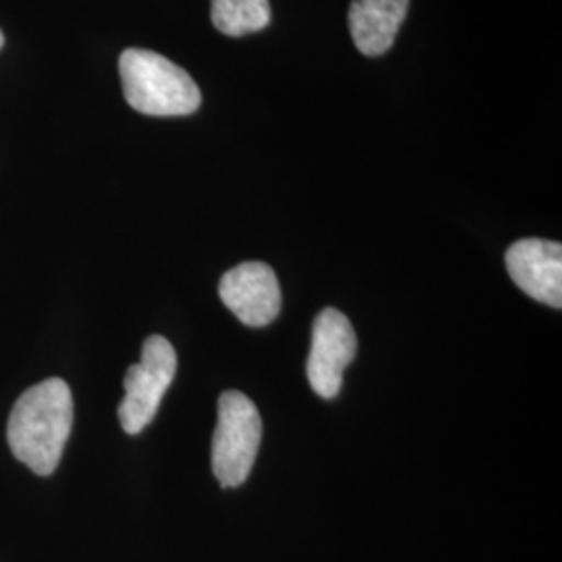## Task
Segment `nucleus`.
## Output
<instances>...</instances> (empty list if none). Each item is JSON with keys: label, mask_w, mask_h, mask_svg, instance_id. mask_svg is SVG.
I'll list each match as a JSON object with an SVG mask.
<instances>
[{"label": "nucleus", "mask_w": 562, "mask_h": 562, "mask_svg": "<svg viewBox=\"0 0 562 562\" xmlns=\"http://www.w3.org/2000/svg\"><path fill=\"white\" fill-rule=\"evenodd\" d=\"M4 46V36H2V32H0V48Z\"/></svg>", "instance_id": "nucleus-10"}, {"label": "nucleus", "mask_w": 562, "mask_h": 562, "mask_svg": "<svg viewBox=\"0 0 562 562\" xmlns=\"http://www.w3.org/2000/svg\"><path fill=\"white\" fill-rule=\"evenodd\" d=\"M357 357V334L350 319L338 308H325L313 325V344L306 375L315 394L331 401L340 394L341 378Z\"/></svg>", "instance_id": "nucleus-5"}, {"label": "nucleus", "mask_w": 562, "mask_h": 562, "mask_svg": "<svg viewBox=\"0 0 562 562\" xmlns=\"http://www.w3.org/2000/svg\"><path fill=\"white\" fill-rule=\"evenodd\" d=\"M506 269L529 299L562 308V246L559 241L525 238L506 250Z\"/></svg>", "instance_id": "nucleus-7"}, {"label": "nucleus", "mask_w": 562, "mask_h": 562, "mask_svg": "<svg viewBox=\"0 0 562 562\" xmlns=\"http://www.w3.org/2000/svg\"><path fill=\"white\" fill-rule=\"evenodd\" d=\"M74 423L69 385L50 378L32 385L15 402L7 423V440L18 461L36 475H53L59 467Z\"/></svg>", "instance_id": "nucleus-1"}, {"label": "nucleus", "mask_w": 562, "mask_h": 562, "mask_svg": "<svg viewBox=\"0 0 562 562\" xmlns=\"http://www.w3.org/2000/svg\"><path fill=\"white\" fill-rule=\"evenodd\" d=\"M220 296L248 327H265L280 315V281L265 262H241L229 269L220 281Z\"/></svg>", "instance_id": "nucleus-6"}, {"label": "nucleus", "mask_w": 562, "mask_h": 562, "mask_svg": "<svg viewBox=\"0 0 562 562\" xmlns=\"http://www.w3.org/2000/svg\"><path fill=\"white\" fill-rule=\"evenodd\" d=\"M262 438L259 408L246 394L229 390L217 402L213 436V473L223 487H238L248 480Z\"/></svg>", "instance_id": "nucleus-3"}, {"label": "nucleus", "mask_w": 562, "mask_h": 562, "mask_svg": "<svg viewBox=\"0 0 562 562\" xmlns=\"http://www.w3.org/2000/svg\"><path fill=\"white\" fill-rule=\"evenodd\" d=\"M178 371V355L171 341L150 336L142 346V359L125 373V396L120 404V423L125 434L136 436L155 419L162 396Z\"/></svg>", "instance_id": "nucleus-4"}, {"label": "nucleus", "mask_w": 562, "mask_h": 562, "mask_svg": "<svg viewBox=\"0 0 562 562\" xmlns=\"http://www.w3.org/2000/svg\"><path fill=\"white\" fill-rule=\"evenodd\" d=\"M211 20L225 36L261 32L271 21L269 0H211Z\"/></svg>", "instance_id": "nucleus-9"}, {"label": "nucleus", "mask_w": 562, "mask_h": 562, "mask_svg": "<svg viewBox=\"0 0 562 562\" xmlns=\"http://www.w3.org/2000/svg\"><path fill=\"white\" fill-rule=\"evenodd\" d=\"M408 0H352L348 11L350 36L367 57H380L392 48Z\"/></svg>", "instance_id": "nucleus-8"}, {"label": "nucleus", "mask_w": 562, "mask_h": 562, "mask_svg": "<svg viewBox=\"0 0 562 562\" xmlns=\"http://www.w3.org/2000/svg\"><path fill=\"white\" fill-rule=\"evenodd\" d=\"M121 86L127 104L150 117H183L201 106V88L173 60L146 48L120 57Z\"/></svg>", "instance_id": "nucleus-2"}]
</instances>
